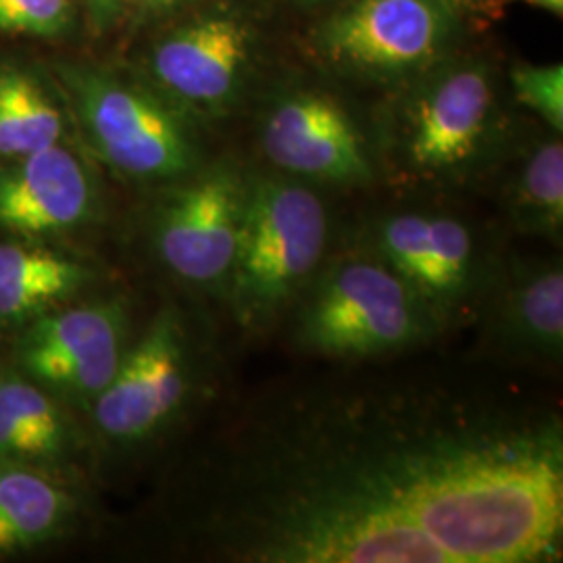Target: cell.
I'll return each instance as SVG.
<instances>
[{"mask_svg": "<svg viewBox=\"0 0 563 563\" xmlns=\"http://www.w3.org/2000/svg\"><path fill=\"white\" fill-rule=\"evenodd\" d=\"M207 522L234 562H553L562 423L441 384L299 390L234 432Z\"/></svg>", "mask_w": 563, "mask_h": 563, "instance_id": "obj_1", "label": "cell"}, {"mask_svg": "<svg viewBox=\"0 0 563 563\" xmlns=\"http://www.w3.org/2000/svg\"><path fill=\"white\" fill-rule=\"evenodd\" d=\"M328 244L322 199L282 176L244 180L241 239L225 286L234 318L265 328L299 301Z\"/></svg>", "mask_w": 563, "mask_h": 563, "instance_id": "obj_2", "label": "cell"}, {"mask_svg": "<svg viewBox=\"0 0 563 563\" xmlns=\"http://www.w3.org/2000/svg\"><path fill=\"white\" fill-rule=\"evenodd\" d=\"M295 313L302 349L339 360L395 353L422 342L437 318L376 255H351L316 274Z\"/></svg>", "mask_w": 563, "mask_h": 563, "instance_id": "obj_3", "label": "cell"}, {"mask_svg": "<svg viewBox=\"0 0 563 563\" xmlns=\"http://www.w3.org/2000/svg\"><path fill=\"white\" fill-rule=\"evenodd\" d=\"M67 111L90 153L132 180H178L197 163L180 111L115 74L63 63L57 67Z\"/></svg>", "mask_w": 563, "mask_h": 563, "instance_id": "obj_4", "label": "cell"}, {"mask_svg": "<svg viewBox=\"0 0 563 563\" xmlns=\"http://www.w3.org/2000/svg\"><path fill=\"white\" fill-rule=\"evenodd\" d=\"M195 388V357L176 309H163L128 346L120 369L90 402L92 426L104 443L136 446L174 422Z\"/></svg>", "mask_w": 563, "mask_h": 563, "instance_id": "obj_5", "label": "cell"}, {"mask_svg": "<svg viewBox=\"0 0 563 563\" xmlns=\"http://www.w3.org/2000/svg\"><path fill=\"white\" fill-rule=\"evenodd\" d=\"M128 325L118 297L67 302L20 328L15 365L60 401L90 407L120 369Z\"/></svg>", "mask_w": 563, "mask_h": 563, "instance_id": "obj_6", "label": "cell"}, {"mask_svg": "<svg viewBox=\"0 0 563 563\" xmlns=\"http://www.w3.org/2000/svg\"><path fill=\"white\" fill-rule=\"evenodd\" d=\"M244 180L216 165L174 190L157 211L153 246L181 282L225 290L241 239Z\"/></svg>", "mask_w": 563, "mask_h": 563, "instance_id": "obj_7", "label": "cell"}, {"mask_svg": "<svg viewBox=\"0 0 563 563\" xmlns=\"http://www.w3.org/2000/svg\"><path fill=\"white\" fill-rule=\"evenodd\" d=\"M443 0H355L318 32V46L336 65L397 76L432 63L453 30Z\"/></svg>", "mask_w": 563, "mask_h": 563, "instance_id": "obj_8", "label": "cell"}, {"mask_svg": "<svg viewBox=\"0 0 563 563\" xmlns=\"http://www.w3.org/2000/svg\"><path fill=\"white\" fill-rule=\"evenodd\" d=\"M495 115V88L488 74L455 67L423 86L402 123L405 162L423 178L455 176L483 151Z\"/></svg>", "mask_w": 563, "mask_h": 563, "instance_id": "obj_9", "label": "cell"}, {"mask_svg": "<svg viewBox=\"0 0 563 563\" xmlns=\"http://www.w3.org/2000/svg\"><path fill=\"white\" fill-rule=\"evenodd\" d=\"M374 253L426 302L437 322L472 299L483 274L472 230L441 213L384 218Z\"/></svg>", "mask_w": 563, "mask_h": 563, "instance_id": "obj_10", "label": "cell"}, {"mask_svg": "<svg viewBox=\"0 0 563 563\" xmlns=\"http://www.w3.org/2000/svg\"><path fill=\"white\" fill-rule=\"evenodd\" d=\"M99 207L90 167L65 142L0 163V230L9 236H65L95 222Z\"/></svg>", "mask_w": 563, "mask_h": 563, "instance_id": "obj_11", "label": "cell"}, {"mask_svg": "<svg viewBox=\"0 0 563 563\" xmlns=\"http://www.w3.org/2000/svg\"><path fill=\"white\" fill-rule=\"evenodd\" d=\"M262 146L282 172L305 180L362 184L372 176L357 125L322 92L299 90L274 102L263 118Z\"/></svg>", "mask_w": 563, "mask_h": 563, "instance_id": "obj_12", "label": "cell"}, {"mask_svg": "<svg viewBox=\"0 0 563 563\" xmlns=\"http://www.w3.org/2000/svg\"><path fill=\"white\" fill-rule=\"evenodd\" d=\"M251 27L236 15H205L165 36L151 74L169 101L195 113H222L241 92L251 60Z\"/></svg>", "mask_w": 563, "mask_h": 563, "instance_id": "obj_13", "label": "cell"}, {"mask_svg": "<svg viewBox=\"0 0 563 563\" xmlns=\"http://www.w3.org/2000/svg\"><path fill=\"white\" fill-rule=\"evenodd\" d=\"M95 269L74 253L38 239L0 241V325L20 330L76 301Z\"/></svg>", "mask_w": 563, "mask_h": 563, "instance_id": "obj_14", "label": "cell"}, {"mask_svg": "<svg viewBox=\"0 0 563 563\" xmlns=\"http://www.w3.org/2000/svg\"><path fill=\"white\" fill-rule=\"evenodd\" d=\"M78 509L80 501L59 472L0 460V560L59 541Z\"/></svg>", "mask_w": 563, "mask_h": 563, "instance_id": "obj_15", "label": "cell"}, {"mask_svg": "<svg viewBox=\"0 0 563 563\" xmlns=\"http://www.w3.org/2000/svg\"><path fill=\"white\" fill-rule=\"evenodd\" d=\"M493 339L507 353L555 362L563 351L560 262L523 263L509 272L493 316Z\"/></svg>", "mask_w": 563, "mask_h": 563, "instance_id": "obj_16", "label": "cell"}, {"mask_svg": "<svg viewBox=\"0 0 563 563\" xmlns=\"http://www.w3.org/2000/svg\"><path fill=\"white\" fill-rule=\"evenodd\" d=\"M76 449L65 401L20 369L0 374V460L60 472Z\"/></svg>", "mask_w": 563, "mask_h": 563, "instance_id": "obj_17", "label": "cell"}, {"mask_svg": "<svg viewBox=\"0 0 563 563\" xmlns=\"http://www.w3.org/2000/svg\"><path fill=\"white\" fill-rule=\"evenodd\" d=\"M69 111L32 71L0 67V163L15 162L65 139Z\"/></svg>", "mask_w": 563, "mask_h": 563, "instance_id": "obj_18", "label": "cell"}, {"mask_svg": "<svg viewBox=\"0 0 563 563\" xmlns=\"http://www.w3.org/2000/svg\"><path fill=\"white\" fill-rule=\"evenodd\" d=\"M516 225L539 236L560 239L563 228V146L560 139L537 146L509 190Z\"/></svg>", "mask_w": 563, "mask_h": 563, "instance_id": "obj_19", "label": "cell"}, {"mask_svg": "<svg viewBox=\"0 0 563 563\" xmlns=\"http://www.w3.org/2000/svg\"><path fill=\"white\" fill-rule=\"evenodd\" d=\"M511 88L516 101L534 111L547 125L562 134L563 67L553 65H518L511 69Z\"/></svg>", "mask_w": 563, "mask_h": 563, "instance_id": "obj_20", "label": "cell"}, {"mask_svg": "<svg viewBox=\"0 0 563 563\" xmlns=\"http://www.w3.org/2000/svg\"><path fill=\"white\" fill-rule=\"evenodd\" d=\"M74 23V0H0V32L57 38Z\"/></svg>", "mask_w": 563, "mask_h": 563, "instance_id": "obj_21", "label": "cell"}, {"mask_svg": "<svg viewBox=\"0 0 563 563\" xmlns=\"http://www.w3.org/2000/svg\"><path fill=\"white\" fill-rule=\"evenodd\" d=\"M90 21L97 30H104L120 20L130 0H84Z\"/></svg>", "mask_w": 563, "mask_h": 563, "instance_id": "obj_22", "label": "cell"}, {"mask_svg": "<svg viewBox=\"0 0 563 563\" xmlns=\"http://www.w3.org/2000/svg\"><path fill=\"white\" fill-rule=\"evenodd\" d=\"M186 2L188 0H141L142 7L148 9V11H172V9H178Z\"/></svg>", "mask_w": 563, "mask_h": 563, "instance_id": "obj_23", "label": "cell"}, {"mask_svg": "<svg viewBox=\"0 0 563 563\" xmlns=\"http://www.w3.org/2000/svg\"><path fill=\"white\" fill-rule=\"evenodd\" d=\"M522 2L530 4V7L549 11V13L558 15V18H562L563 15V0H522Z\"/></svg>", "mask_w": 563, "mask_h": 563, "instance_id": "obj_24", "label": "cell"}, {"mask_svg": "<svg viewBox=\"0 0 563 563\" xmlns=\"http://www.w3.org/2000/svg\"><path fill=\"white\" fill-rule=\"evenodd\" d=\"M444 4H449L453 11H455V7H462V4H467L470 0H443Z\"/></svg>", "mask_w": 563, "mask_h": 563, "instance_id": "obj_25", "label": "cell"}, {"mask_svg": "<svg viewBox=\"0 0 563 563\" xmlns=\"http://www.w3.org/2000/svg\"><path fill=\"white\" fill-rule=\"evenodd\" d=\"M302 2H320V0H302Z\"/></svg>", "mask_w": 563, "mask_h": 563, "instance_id": "obj_26", "label": "cell"}]
</instances>
